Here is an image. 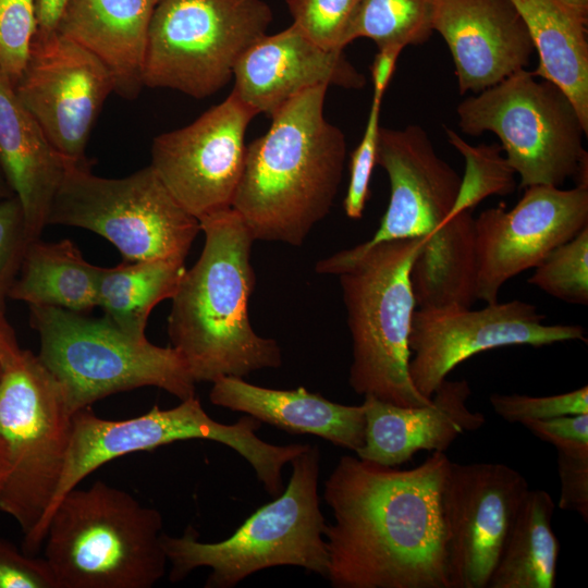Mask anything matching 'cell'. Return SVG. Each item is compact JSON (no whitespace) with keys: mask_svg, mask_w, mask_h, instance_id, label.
Wrapping results in <instances>:
<instances>
[{"mask_svg":"<svg viewBox=\"0 0 588 588\" xmlns=\"http://www.w3.org/2000/svg\"><path fill=\"white\" fill-rule=\"evenodd\" d=\"M261 424L249 415L231 425L216 421L196 395L175 407L161 409L155 405L146 414L124 420L103 419L88 408L76 412L63 471L30 553L42 544L48 519L59 501L98 467L126 454L176 441L211 440L243 456L264 488H275L282 481L283 466L293 460L296 450L293 444L275 445L260 439L257 430Z\"/></svg>","mask_w":588,"mask_h":588,"instance_id":"11","label":"cell"},{"mask_svg":"<svg viewBox=\"0 0 588 588\" xmlns=\"http://www.w3.org/2000/svg\"><path fill=\"white\" fill-rule=\"evenodd\" d=\"M424 238L366 242L319 260L318 273L338 275L352 336L348 383L359 395L399 406L431 402L409 377V334L416 298L412 269Z\"/></svg>","mask_w":588,"mask_h":588,"instance_id":"5","label":"cell"},{"mask_svg":"<svg viewBox=\"0 0 588 588\" xmlns=\"http://www.w3.org/2000/svg\"><path fill=\"white\" fill-rule=\"evenodd\" d=\"M470 394L466 380L445 379L427 405L399 406L365 395V439L357 457L394 467L419 451L445 453L460 436L486 421L482 413L467 406Z\"/></svg>","mask_w":588,"mask_h":588,"instance_id":"21","label":"cell"},{"mask_svg":"<svg viewBox=\"0 0 588 588\" xmlns=\"http://www.w3.org/2000/svg\"><path fill=\"white\" fill-rule=\"evenodd\" d=\"M377 163L389 177L390 199L366 241L424 238L411 278L418 307H471L475 296V218L452 215L462 177L436 151L419 125L380 127Z\"/></svg>","mask_w":588,"mask_h":588,"instance_id":"2","label":"cell"},{"mask_svg":"<svg viewBox=\"0 0 588 588\" xmlns=\"http://www.w3.org/2000/svg\"><path fill=\"white\" fill-rule=\"evenodd\" d=\"M66 0H36L37 28L54 30Z\"/></svg>","mask_w":588,"mask_h":588,"instance_id":"42","label":"cell"},{"mask_svg":"<svg viewBox=\"0 0 588 588\" xmlns=\"http://www.w3.org/2000/svg\"><path fill=\"white\" fill-rule=\"evenodd\" d=\"M2 372H3V367H2V365H1V363H0V378H1V376H2Z\"/></svg>","mask_w":588,"mask_h":588,"instance_id":"46","label":"cell"},{"mask_svg":"<svg viewBox=\"0 0 588 588\" xmlns=\"http://www.w3.org/2000/svg\"><path fill=\"white\" fill-rule=\"evenodd\" d=\"M69 161L49 142L0 70V169L21 203L30 241L39 238L47 225Z\"/></svg>","mask_w":588,"mask_h":588,"instance_id":"23","label":"cell"},{"mask_svg":"<svg viewBox=\"0 0 588 588\" xmlns=\"http://www.w3.org/2000/svg\"><path fill=\"white\" fill-rule=\"evenodd\" d=\"M544 316L528 302L513 299L481 309L456 305L418 307L409 334V377L431 399L448 375L471 356L500 347H542L567 341L587 342L579 324H546Z\"/></svg>","mask_w":588,"mask_h":588,"instance_id":"14","label":"cell"},{"mask_svg":"<svg viewBox=\"0 0 588 588\" xmlns=\"http://www.w3.org/2000/svg\"><path fill=\"white\" fill-rule=\"evenodd\" d=\"M72 417L59 382L33 352L23 350L21 359L3 369L0 438L8 468L0 510L19 524L27 554L63 471Z\"/></svg>","mask_w":588,"mask_h":588,"instance_id":"10","label":"cell"},{"mask_svg":"<svg viewBox=\"0 0 588 588\" xmlns=\"http://www.w3.org/2000/svg\"><path fill=\"white\" fill-rule=\"evenodd\" d=\"M381 97L372 96L371 107L360 143L351 155L350 182L343 201L346 216L359 219L369 197V184L375 166L379 136Z\"/></svg>","mask_w":588,"mask_h":588,"instance_id":"35","label":"cell"},{"mask_svg":"<svg viewBox=\"0 0 588 588\" xmlns=\"http://www.w3.org/2000/svg\"><path fill=\"white\" fill-rule=\"evenodd\" d=\"M588 226V187L531 185L510 210L485 209L475 218V296L498 302L501 287L536 268L555 247Z\"/></svg>","mask_w":588,"mask_h":588,"instance_id":"16","label":"cell"},{"mask_svg":"<svg viewBox=\"0 0 588 588\" xmlns=\"http://www.w3.org/2000/svg\"><path fill=\"white\" fill-rule=\"evenodd\" d=\"M186 271L184 260L147 259L99 267L97 306L125 332L143 336L151 310L172 298Z\"/></svg>","mask_w":588,"mask_h":588,"instance_id":"28","label":"cell"},{"mask_svg":"<svg viewBox=\"0 0 588 588\" xmlns=\"http://www.w3.org/2000/svg\"><path fill=\"white\" fill-rule=\"evenodd\" d=\"M13 196L12 189L10 188L1 169H0V199H4Z\"/></svg>","mask_w":588,"mask_h":588,"instance_id":"45","label":"cell"},{"mask_svg":"<svg viewBox=\"0 0 588 588\" xmlns=\"http://www.w3.org/2000/svg\"><path fill=\"white\" fill-rule=\"evenodd\" d=\"M583 15L588 16V0H561Z\"/></svg>","mask_w":588,"mask_h":588,"instance_id":"43","label":"cell"},{"mask_svg":"<svg viewBox=\"0 0 588 588\" xmlns=\"http://www.w3.org/2000/svg\"><path fill=\"white\" fill-rule=\"evenodd\" d=\"M256 115L231 93L191 124L154 138L150 166L198 221L232 208L245 161L246 130Z\"/></svg>","mask_w":588,"mask_h":588,"instance_id":"17","label":"cell"},{"mask_svg":"<svg viewBox=\"0 0 588 588\" xmlns=\"http://www.w3.org/2000/svg\"><path fill=\"white\" fill-rule=\"evenodd\" d=\"M91 231L112 243L126 261L185 260L199 221L173 197L149 164L127 176L94 174L90 162L69 161L47 225Z\"/></svg>","mask_w":588,"mask_h":588,"instance_id":"12","label":"cell"},{"mask_svg":"<svg viewBox=\"0 0 588 588\" xmlns=\"http://www.w3.org/2000/svg\"><path fill=\"white\" fill-rule=\"evenodd\" d=\"M159 1H161V0H156L157 3H158Z\"/></svg>","mask_w":588,"mask_h":588,"instance_id":"47","label":"cell"},{"mask_svg":"<svg viewBox=\"0 0 588 588\" xmlns=\"http://www.w3.org/2000/svg\"><path fill=\"white\" fill-rule=\"evenodd\" d=\"M522 16L539 63L537 77L558 85L588 128V16L561 0H510Z\"/></svg>","mask_w":588,"mask_h":588,"instance_id":"25","label":"cell"},{"mask_svg":"<svg viewBox=\"0 0 588 588\" xmlns=\"http://www.w3.org/2000/svg\"><path fill=\"white\" fill-rule=\"evenodd\" d=\"M209 399L217 406L245 413L291 433L316 436L354 452L364 444L363 404H339L304 387L278 390L238 377H222L212 382Z\"/></svg>","mask_w":588,"mask_h":588,"instance_id":"24","label":"cell"},{"mask_svg":"<svg viewBox=\"0 0 588 588\" xmlns=\"http://www.w3.org/2000/svg\"><path fill=\"white\" fill-rule=\"evenodd\" d=\"M291 465L285 490L257 509L229 538L203 542L192 526L181 537L163 532L170 581H180L199 567L211 569L206 588H232L275 566H298L327 578L328 524L318 495L319 449L309 444Z\"/></svg>","mask_w":588,"mask_h":588,"instance_id":"7","label":"cell"},{"mask_svg":"<svg viewBox=\"0 0 588 588\" xmlns=\"http://www.w3.org/2000/svg\"><path fill=\"white\" fill-rule=\"evenodd\" d=\"M0 588H58L45 558H34L0 538Z\"/></svg>","mask_w":588,"mask_h":588,"instance_id":"37","label":"cell"},{"mask_svg":"<svg viewBox=\"0 0 588 588\" xmlns=\"http://www.w3.org/2000/svg\"><path fill=\"white\" fill-rule=\"evenodd\" d=\"M7 468H8V462H7L5 445L0 438V488L3 481V478L5 476Z\"/></svg>","mask_w":588,"mask_h":588,"instance_id":"44","label":"cell"},{"mask_svg":"<svg viewBox=\"0 0 588 588\" xmlns=\"http://www.w3.org/2000/svg\"><path fill=\"white\" fill-rule=\"evenodd\" d=\"M16 196L0 199V310L5 311L10 289L30 243Z\"/></svg>","mask_w":588,"mask_h":588,"instance_id":"36","label":"cell"},{"mask_svg":"<svg viewBox=\"0 0 588 588\" xmlns=\"http://www.w3.org/2000/svg\"><path fill=\"white\" fill-rule=\"evenodd\" d=\"M522 425L556 450H588V413L526 420Z\"/></svg>","mask_w":588,"mask_h":588,"instance_id":"39","label":"cell"},{"mask_svg":"<svg viewBox=\"0 0 588 588\" xmlns=\"http://www.w3.org/2000/svg\"><path fill=\"white\" fill-rule=\"evenodd\" d=\"M456 113L463 133L499 137L519 187H560L569 177L588 187V128L554 83L520 70L460 102Z\"/></svg>","mask_w":588,"mask_h":588,"instance_id":"9","label":"cell"},{"mask_svg":"<svg viewBox=\"0 0 588 588\" xmlns=\"http://www.w3.org/2000/svg\"><path fill=\"white\" fill-rule=\"evenodd\" d=\"M561 493L558 506L588 522V450H556Z\"/></svg>","mask_w":588,"mask_h":588,"instance_id":"38","label":"cell"},{"mask_svg":"<svg viewBox=\"0 0 588 588\" xmlns=\"http://www.w3.org/2000/svg\"><path fill=\"white\" fill-rule=\"evenodd\" d=\"M162 526L159 511L99 480L59 501L44 558L58 588H151L168 562Z\"/></svg>","mask_w":588,"mask_h":588,"instance_id":"6","label":"cell"},{"mask_svg":"<svg viewBox=\"0 0 588 588\" xmlns=\"http://www.w3.org/2000/svg\"><path fill=\"white\" fill-rule=\"evenodd\" d=\"M36 30V0H0V70L13 86L26 66Z\"/></svg>","mask_w":588,"mask_h":588,"instance_id":"33","label":"cell"},{"mask_svg":"<svg viewBox=\"0 0 588 588\" xmlns=\"http://www.w3.org/2000/svg\"><path fill=\"white\" fill-rule=\"evenodd\" d=\"M22 354L23 350L17 343L14 329L9 323L5 311L0 310V363L3 369L14 366Z\"/></svg>","mask_w":588,"mask_h":588,"instance_id":"41","label":"cell"},{"mask_svg":"<svg viewBox=\"0 0 588 588\" xmlns=\"http://www.w3.org/2000/svg\"><path fill=\"white\" fill-rule=\"evenodd\" d=\"M489 401L493 411L509 422L546 420L588 413V387L549 396L493 393Z\"/></svg>","mask_w":588,"mask_h":588,"instance_id":"34","label":"cell"},{"mask_svg":"<svg viewBox=\"0 0 588 588\" xmlns=\"http://www.w3.org/2000/svg\"><path fill=\"white\" fill-rule=\"evenodd\" d=\"M555 504L544 490L528 489L510 528L488 588H553L560 542L552 529Z\"/></svg>","mask_w":588,"mask_h":588,"instance_id":"27","label":"cell"},{"mask_svg":"<svg viewBox=\"0 0 588 588\" xmlns=\"http://www.w3.org/2000/svg\"><path fill=\"white\" fill-rule=\"evenodd\" d=\"M432 27L451 52L462 95L478 94L526 70L535 52L510 0H436Z\"/></svg>","mask_w":588,"mask_h":588,"instance_id":"19","label":"cell"},{"mask_svg":"<svg viewBox=\"0 0 588 588\" xmlns=\"http://www.w3.org/2000/svg\"><path fill=\"white\" fill-rule=\"evenodd\" d=\"M402 50L403 48L401 47H385L379 49L370 68L373 86L372 96L383 98Z\"/></svg>","mask_w":588,"mask_h":588,"instance_id":"40","label":"cell"},{"mask_svg":"<svg viewBox=\"0 0 588 588\" xmlns=\"http://www.w3.org/2000/svg\"><path fill=\"white\" fill-rule=\"evenodd\" d=\"M528 282L571 304H588V226L555 247L536 267Z\"/></svg>","mask_w":588,"mask_h":588,"instance_id":"31","label":"cell"},{"mask_svg":"<svg viewBox=\"0 0 588 588\" xmlns=\"http://www.w3.org/2000/svg\"><path fill=\"white\" fill-rule=\"evenodd\" d=\"M271 21L262 0L159 1L148 29L144 86L211 96L233 77L240 58Z\"/></svg>","mask_w":588,"mask_h":588,"instance_id":"13","label":"cell"},{"mask_svg":"<svg viewBox=\"0 0 588 588\" xmlns=\"http://www.w3.org/2000/svg\"><path fill=\"white\" fill-rule=\"evenodd\" d=\"M436 0H359L345 34V46L369 38L378 47L420 45L433 33Z\"/></svg>","mask_w":588,"mask_h":588,"instance_id":"29","label":"cell"},{"mask_svg":"<svg viewBox=\"0 0 588 588\" xmlns=\"http://www.w3.org/2000/svg\"><path fill=\"white\" fill-rule=\"evenodd\" d=\"M156 0H66L56 32L98 58L114 93L126 100L144 87L142 73Z\"/></svg>","mask_w":588,"mask_h":588,"instance_id":"22","label":"cell"},{"mask_svg":"<svg viewBox=\"0 0 588 588\" xmlns=\"http://www.w3.org/2000/svg\"><path fill=\"white\" fill-rule=\"evenodd\" d=\"M98 271L72 241L39 237L28 244L9 298L84 314L97 306Z\"/></svg>","mask_w":588,"mask_h":588,"instance_id":"26","label":"cell"},{"mask_svg":"<svg viewBox=\"0 0 588 588\" xmlns=\"http://www.w3.org/2000/svg\"><path fill=\"white\" fill-rule=\"evenodd\" d=\"M29 324L39 336L37 357L59 382L71 415L142 387L181 401L196 395V382L175 348L130 334L106 316L29 305Z\"/></svg>","mask_w":588,"mask_h":588,"instance_id":"8","label":"cell"},{"mask_svg":"<svg viewBox=\"0 0 588 588\" xmlns=\"http://www.w3.org/2000/svg\"><path fill=\"white\" fill-rule=\"evenodd\" d=\"M16 96L66 159L87 162L91 128L114 82L93 53L56 30L37 29Z\"/></svg>","mask_w":588,"mask_h":588,"instance_id":"18","label":"cell"},{"mask_svg":"<svg viewBox=\"0 0 588 588\" xmlns=\"http://www.w3.org/2000/svg\"><path fill=\"white\" fill-rule=\"evenodd\" d=\"M450 460L412 469L342 456L324 481V532L335 588H450L441 492Z\"/></svg>","mask_w":588,"mask_h":588,"instance_id":"1","label":"cell"},{"mask_svg":"<svg viewBox=\"0 0 588 588\" xmlns=\"http://www.w3.org/2000/svg\"><path fill=\"white\" fill-rule=\"evenodd\" d=\"M328 86L295 96L246 146L232 201L255 241L304 243L330 212L346 158L342 131L323 114Z\"/></svg>","mask_w":588,"mask_h":588,"instance_id":"3","label":"cell"},{"mask_svg":"<svg viewBox=\"0 0 588 588\" xmlns=\"http://www.w3.org/2000/svg\"><path fill=\"white\" fill-rule=\"evenodd\" d=\"M449 143L464 157L465 175L452 210H474L478 203L491 195H509L516 188L515 171L507 162L501 145H469L454 130L444 127Z\"/></svg>","mask_w":588,"mask_h":588,"instance_id":"30","label":"cell"},{"mask_svg":"<svg viewBox=\"0 0 588 588\" xmlns=\"http://www.w3.org/2000/svg\"><path fill=\"white\" fill-rule=\"evenodd\" d=\"M359 0H286L293 25L316 45L343 50Z\"/></svg>","mask_w":588,"mask_h":588,"instance_id":"32","label":"cell"},{"mask_svg":"<svg viewBox=\"0 0 588 588\" xmlns=\"http://www.w3.org/2000/svg\"><path fill=\"white\" fill-rule=\"evenodd\" d=\"M199 223L205 236L201 254L184 272L171 298V346L196 383L280 367L278 342L258 335L248 317L256 280L252 265L255 240L249 229L232 208Z\"/></svg>","mask_w":588,"mask_h":588,"instance_id":"4","label":"cell"},{"mask_svg":"<svg viewBox=\"0 0 588 588\" xmlns=\"http://www.w3.org/2000/svg\"><path fill=\"white\" fill-rule=\"evenodd\" d=\"M528 489L505 464L450 462L441 492L450 588H488Z\"/></svg>","mask_w":588,"mask_h":588,"instance_id":"15","label":"cell"},{"mask_svg":"<svg viewBox=\"0 0 588 588\" xmlns=\"http://www.w3.org/2000/svg\"><path fill=\"white\" fill-rule=\"evenodd\" d=\"M232 93L256 114L270 118L301 93L319 86L359 89L365 76L343 50L324 49L293 24L265 35L237 61Z\"/></svg>","mask_w":588,"mask_h":588,"instance_id":"20","label":"cell"}]
</instances>
